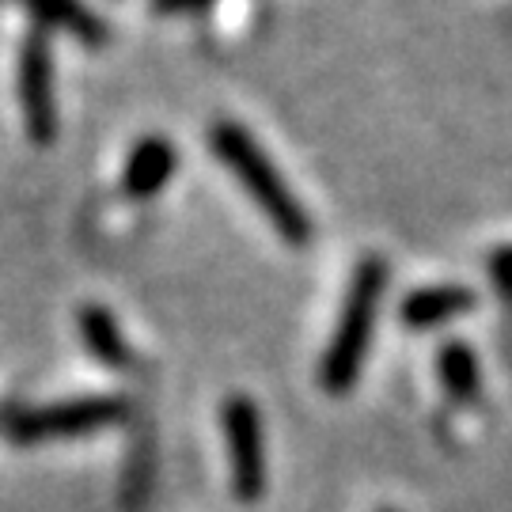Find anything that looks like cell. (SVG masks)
<instances>
[{
  "label": "cell",
  "mask_w": 512,
  "mask_h": 512,
  "mask_svg": "<svg viewBox=\"0 0 512 512\" xmlns=\"http://www.w3.org/2000/svg\"><path fill=\"white\" fill-rule=\"evenodd\" d=\"M209 145L217 152V160L239 179V186L251 194V202L266 213V220L274 224V232L285 243L304 247L311 239V220L304 213V205L296 202V194L289 183L281 179V171L270 164V156L258 148V141L239 126V122H217L209 129Z\"/></svg>",
  "instance_id": "obj_1"
},
{
  "label": "cell",
  "mask_w": 512,
  "mask_h": 512,
  "mask_svg": "<svg viewBox=\"0 0 512 512\" xmlns=\"http://www.w3.org/2000/svg\"><path fill=\"white\" fill-rule=\"evenodd\" d=\"M387 289V266L380 258H365L357 266V274L349 281L346 308L338 315V327L330 338L327 353L319 361V384L342 395L357 384L361 368H365L368 346H372V330H376V308Z\"/></svg>",
  "instance_id": "obj_2"
},
{
  "label": "cell",
  "mask_w": 512,
  "mask_h": 512,
  "mask_svg": "<svg viewBox=\"0 0 512 512\" xmlns=\"http://www.w3.org/2000/svg\"><path fill=\"white\" fill-rule=\"evenodd\" d=\"M126 418V403L110 399V395H88V399H69V403L38 406V410H23L12 418L8 437L19 444H38V440H69L99 433L114 421Z\"/></svg>",
  "instance_id": "obj_3"
},
{
  "label": "cell",
  "mask_w": 512,
  "mask_h": 512,
  "mask_svg": "<svg viewBox=\"0 0 512 512\" xmlns=\"http://www.w3.org/2000/svg\"><path fill=\"white\" fill-rule=\"evenodd\" d=\"M224 444H228L232 494L251 505L266 494V444H262L258 406L247 395H232L224 403Z\"/></svg>",
  "instance_id": "obj_4"
},
{
  "label": "cell",
  "mask_w": 512,
  "mask_h": 512,
  "mask_svg": "<svg viewBox=\"0 0 512 512\" xmlns=\"http://www.w3.org/2000/svg\"><path fill=\"white\" fill-rule=\"evenodd\" d=\"M19 107L27 133L38 145L57 137V95H54V54L42 31H31L19 46Z\"/></svg>",
  "instance_id": "obj_5"
},
{
  "label": "cell",
  "mask_w": 512,
  "mask_h": 512,
  "mask_svg": "<svg viewBox=\"0 0 512 512\" xmlns=\"http://www.w3.org/2000/svg\"><path fill=\"white\" fill-rule=\"evenodd\" d=\"M175 167H179V152L171 148V141L167 137H145L129 152L126 171H122V190L137 202L156 198L167 186V179L175 175Z\"/></svg>",
  "instance_id": "obj_6"
},
{
  "label": "cell",
  "mask_w": 512,
  "mask_h": 512,
  "mask_svg": "<svg viewBox=\"0 0 512 512\" xmlns=\"http://www.w3.org/2000/svg\"><path fill=\"white\" fill-rule=\"evenodd\" d=\"M475 308V296L463 285H429V289H418L403 300V319L406 327H437V323H448L456 315H467Z\"/></svg>",
  "instance_id": "obj_7"
},
{
  "label": "cell",
  "mask_w": 512,
  "mask_h": 512,
  "mask_svg": "<svg viewBox=\"0 0 512 512\" xmlns=\"http://www.w3.org/2000/svg\"><path fill=\"white\" fill-rule=\"evenodd\" d=\"M76 323H80V338H84V346H88V353H92L95 361H103V365H110V368L129 365L126 334H122L118 319H114L107 308L88 304V308H80Z\"/></svg>",
  "instance_id": "obj_8"
},
{
  "label": "cell",
  "mask_w": 512,
  "mask_h": 512,
  "mask_svg": "<svg viewBox=\"0 0 512 512\" xmlns=\"http://www.w3.org/2000/svg\"><path fill=\"white\" fill-rule=\"evenodd\" d=\"M31 12H35L38 23L46 27H57V31H69L73 38L88 42V46H103L107 42V27L103 19L88 12L80 0H23Z\"/></svg>",
  "instance_id": "obj_9"
},
{
  "label": "cell",
  "mask_w": 512,
  "mask_h": 512,
  "mask_svg": "<svg viewBox=\"0 0 512 512\" xmlns=\"http://www.w3.org/2000/svg\"><path fill=\"white\" fill-rule=\"evenodd\" d=\"M437 365H440V384L448 387L456 399H475L478 387H482V376H478V361L471 349L463 346V342H452V346L440 349Z\"/></svg>",
  "instance_id": "obj_10"
},
{
  "label": "cell",
  "mask_w": 512,
  "mask_h": 512,
  "mask_svg": "<svg viewBox=\"0 0 512 512\" xmlns=\"http://www.w3.org/2000/svg\"><path fill=\"white\" fill-rule=\"evenodd\" d=\"M494 281L501 293L512 296V247H505V251L494 255Z\"/></svg>",
  "instance_id": "obj_11"
},
{
  "label": "cell",
  "mask_w": 512,
  "mask_h": 512,
  "mask_svg": "<svg viewBox=\"0 0 512 512\" xmlns=\"http://www.w3.org/2000/svg\"><path fill=\"white\" fill-rule=\"evenodd\" d=\"M213 0H156V12H164V16H183V12H205Z\"/></svg>",
  "instance_id": "obj_12"
}]
</instances>
